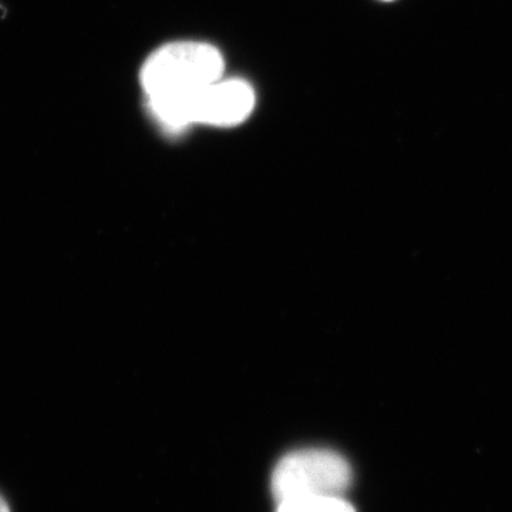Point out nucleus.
I'll use <instances>...</instances> for the list:
<instances>
[{"mask_svg": "<svg viewBox=\"0 0 512 512\" xmlns=\"http://www.w3.org/2000/svg\"><path fill=\"white\" fill-rule=\"evenodd\" d=\"M224 57L202 42H175L156 50L141 67L147 101L177 99L222 79Z\"/></svg>", "mask_w": 512, "mask_h": 512, "instance_id": "f257e3e1", "label": "nucleus"}, {"mask_svg": "<svg viewBox=\"0 0 512 512\" xmlns=\"http://www.w3.org/2000/svg\"><path fill=\"white\" fill-rule=\"evenodd\" d=\"M0 512H12L10 511L8 501L2 497V494H0Z\"/></svg>", "mask_w": 512, "mask_h": 512, "instance_id": "39448f33", "label": "nucleus"}, {"mask_svg": "<svg viewBox=\"0 0 512 512\" xmlns=\"http://www.w3.org/2000/svg\"><path fill=\"white\" fill-rule=\"evenodd\" d=\"M352 477L348 461L335 451H293L276 464L272 494L278 504L298 498L342 497L352 484Z\"/></svg>", "mask_w": 512, "mask_h": 512, "instance_id": "7ed1b4c3", "label": "nucleus"}, {"mask_svg": "<svg viewBox=\"0 0 512 512\" xmlns=\"http://www.w3.org/2000/svg\"><path fill=\"white\" fill-rule=\"evenodd\" d=\"M254 106V89L239 79H220L177 99L148 101L158 123L171 133L183 131L192 124L238 126L248 119Z\"/></svg>", "mask_w": 512, "mask_h": 512, "instance_id": "f03ea898", "label": "nucleus"}, {"mask_svg": "<svg viewBox=\"0 0 512 512\" xmlns=\"http://www.w3.org/2000/svg\"><path fill=\"white\" fill-rule=\"evenodd\" d=\"M276 512H356L343 497H312L284 501Z\"/></svg>", "mask_w": 512, "mask_h": 512, "instance_id": "20e7f679", "label": "nucleus"}]
</instances>
